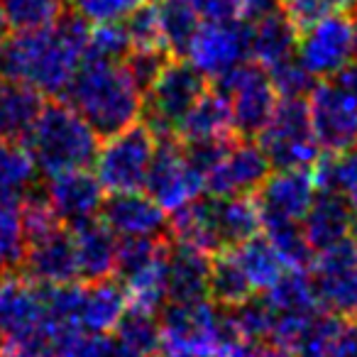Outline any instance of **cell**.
I'll return each instance as SVG.
<instances>
[{
	"instance_id": "1",
	"label": "cell",
	"mask_w": 357,
	"mask_h": 357,
	"mask_svg": "<svg viewBox=\"0 0 357 357\" xmlns=\"http://www.w3.org/2000/svg\"><path fill=\"white\" fill-rule=\"evenodd\" d=\"M89 25L76 15H61L37 30L10 37L0 54V74L42 96H64L86 59Z\"/></svg>"
},
{
	"instance_id": "2",
	"label": "cell",
	"mask_w": 357,
	"mask_h": 357,
	"mask_svg": "<svg viewBox=\"0 0 357 357\" xmlns=\"http://www.w3.org/2000/svg\"><path fill=\"white\" fill-rule=\"evenodd\" d=\"M144 89L125 61L84 59L64 98L98 135L118 132L142 115Z\"/></svg>"
},
{
	"instance_id": "3",
	"label": "cell",
	"mask_w": 357,
	"mask_h": 357,
	"mask_svg": "<svg viewBox=\"0 0 357 357\" xmlns=\"http://www.w3.org/2000/svg\"><path fill=\"white\" fill-rule=\"evenodd\" d=\"M262 228L255 196H199L172 213L169 233L174 243L206 255H218L255 238Z\"/></svg>"
},
{
	"instance_id": "4",
	"label": "cell",
	"mask_w": 357,
	"mask_h": 357,
	"mask_svg": "<svg viewBox=\"0 0 357 357\" xmlns=\"http://www.w3.org/2000/svg\"><path fill=\"white\" fill-rule=\"evenodd\" d=\"M25 139L37 169L47 176L89 169L100 147V135L69 103L45 105Z\"/></svg>"
},
{
	"instance_id": "5",
	"label": "cell",
	"mask_w": 357,
	"mask_h": 357,
	"mask_svg": "<svg viewBox=\"0 0 357 357\" xmlns=\"http://www.w3.org/2000/svg\"><path fill=\"white\" fill-rule=\"evenodd\" d=\"M162 357H220L230 340L225 311L208 298L169 301L157 313Z\"/></svg>"
},
{
	"instance_id": "6",
	"label": "cell",
	"mask_w": 357,
	"mask_h": 357,
	"mask_svg": "<svg viewBox=\"0 0 357 357\" xmlns=\"http://www.w3.org/2000/svg\"><path fill=\"white\" fill-rule=\"evenodd\" d=\"M186 149L204 174V189L211 196H255L272 172L267 154L252 137Z\"/></svg>"
},
{
	"instance_id": "7",
	"label": "cell",
	"mask_w": 357,
	"mask_h": 357,
	"mask_svg": "<svg viewBox=\"0 0 357 357\" xmlns=\"http://www.w3.org/2000/svg\"><path fill=\"white\" fill-rule=\"evenodd\" d=\"M313 135L326 154H342L357 147V64L316 81L306 96Z\"/></svg>"
},
{
	"instance_id": "8",
	"label": "cell",
	"mask_w": 357,
	"mask_h": 357,
	"mask_svg": "<svg viewBox=\"0 0 357 357\" xmlns=\"http://www.w3.org/2000/svg\"><path fill=\"white\" fill-rule=\"evenodd\" d=\"M206 79L181 59H169L164 69L149 81L142 96L144 128L157 139L176 137L178 125L186 118L191 105L204 96Z\"/></svg>"
},
{
	"instance_id": "9",
	"label": "cell",
	"mask_w": 357,
	"mask_h": 357,
	"mask_svg": "<svg viewBox=\"0 0 357 357\" xmlns=\"http://www.w3.org/2000/svg\"><path fill=\"white\" fill-rule=\"evenodd\" d=\"M159 139L144 125H130L108 135L93 159V174L108 194L142 191Z\"/></svg>"
},
{
	"instance_id": "10",
	"label": "cell",
	"mask_w": 357,
	"mask_h": 357,
	"mask_svg": "<svg viewBox=\"0 0 357 357\" xmlns=\"http://www.w3.org/2000/svg\"><path fill=\"white\" fill-rule=\"evenodd\" d=\"M257 137L274 169H311L321 162L303 98H279Z\"/></svg>"
},
{
	"instance_id": "11",
	"label": "cell",
	"mask_w": 357,
	"mask_h": 357,
	"mask_svg": "<svg viewBox=\"0 0 357 357\" xmlns=\"http://www.w3.org/2000/svg\"><path fill=\"white\" fill-rule=\"evenodd\" d=\"M115 274L120 277L130 306L159 313L167 303V243L120 240Z\"/></svg>"
},
{
	"instance_id": "12",
	"label": "cell",
	"mask_w": 357,
	"mask_h": 357,
	"mask_svg": "<svg viewBox=\"0 0 357 357\" xmlns=\"http://www.w3.org/2000/svg\"><path fill=\"white\" fill-rule=\"evenodd\" d=\"M27 255L22 267L27 277L42 287L79 282L74 240L69 225L59 223L52 213L27 220Z\"/></svg>"
},
{
	"instance_id": "13",
	"label": "cell",
	"mask_w": 357,
	"mask_h": 357,
	"mask_svg": "<svg viewBox=\"0 0 357 357\" xmlns=\"http://www.w3.org/2000/svg\"><path fill=\"white\" fill-rule=\"evenodd\" d=\"M215 91L228 105L238 137H257L279 103L269 74L255 61H245L238 69L220 76Z\"/></svg>"
},
{
	"instance_id": "14",
	"label": "cell",
	"mask_w": 357,
	"mask_h": 357,
	"mask_svg": "<svg viewBox=\"0 0 357 357\" xmlns=\"http://www.w3.org/2000/svg\"><path fill=\"white\" fill-rule=\"evenodd\" d=\"M142 191L172 215L204 196V174L184 144L174 142V137L159 139Z\"/></svg>"
},
{
	"instance_id": "15",
	"label": "cell",
	"mask_w": 357,
	"mask_h": 357,
	"mask_svg": "<svg viewBox=\"0 0 357 357\" xmlns=\"http://www.w3.org/2000/svg\"><path fill=\"white\" fill-rule=\"evenodd\" d=\"M181 54L204 79L218 81L250 59V25L245 20L201 22Z\"/></svg>"
},
{
	"instance_id": "16",
	"label": "cell",
	"mask_w": 357,
	"mask_h": 357,
	"mask_svg": "<svg viewBox=\"0 0 357 357\" xmlns=\"http://www.w3.org/2000/svg\"><path fill=\"white\" fill-rule=\"evenodd\" d=\"M355 20L342 13H328L311 27L298 32L296 59L316 81L333 79L352 64Z\"/></svg>"
},
{
	"instance_id": "17",
	"label": "cell",
	"mask_w": 357,
	"mask_h": 357,
	"mask_svg": "<svg viewBox=\"0 0 357 357\" xmlns=\"http://www.w3.org/2000/svg\"><path fill=\"white\" fill-rule=\"evenodd\" d=\"M318 178L311 169H277L255 191L262 228L301 225L318 194Z\"/></svg>"
},
{
	"instance_id": "18",
	"label": "cell",
	"mask_w": 357,
	"mask_h": 357,
	"mask_svg": "<svg viewBox=\"0 0 357 357\" xmlns=\"http://www.w3.org/2000/svg\"><path fill=\"white\" fill-rule=\"evenodd\" d=\"M311 282L318 294V301L326 311L345 316L352 313L357 301V243L342 240V243L316 252L308 264Z\"/></svg>"
},
{
	"instance_id": "19",
	"label": "cell",
	"mask_w": 357,
	"mask_h": 357,
	"mask_svg": "<svg viewBox=\"0 0 357 357\" xmlns=\"http://www.w3.org/2000/svg\"><path fill=\"white\" fill-rule=\"evenodd\" d=\"M98 215L118 240H162L169 230V215L144 191L110 194Z\"/></svg>"
},
{
	"instance_id": "20",
	"label": "cell",
	"mask_w": 357,
	"mask_h": 357,
	"mask_svg": "<svg viewBox=\"0 0 357 357\" xmlns=\"http://www.w3.org/2000/svg\"><path fill=\"white\" fill-rule=\"evenodd\" d=\"M42 199L47 201L56 220L64 225H76L100 213L105 189L89 169H71L50 176Z\"/></svg>"
},
{
	"instance_id": "21",
	"label": "cell",
	"mask_w": 357,
	"mask_h": 357,
	"mask_svg": "<svg viewBox=\"0 0 357 357\" xmlns=\"http://www.w3.org/2000/svg\"><path fill=\"white\" fill-rule=\"evenodd\" d=\"M47 318V287L27 274H0V337L37 328Z\"/></svg>"
},
{
	"instance_id": "22",
	"label": "cell",
	"mask_w": 357,
	"mask_h": 357,
	"mask_svg": "<svg viewBox=\"0 0 357 357\" xmlns=\"http://www.w3.org/2000/svg\"><path fill=\"white\" fill-rule=\"evenodd\" d=\"M71 240H74L76 267L79 279L84 282H98L108 279L118 269L120 240L115 233L98 218L84 220V223L71 225Z\"/></svg>"
},
{
	"instance_id": "23",
	"label": "cell",
	"mask_w": 357,
	"mask_h": 357,
	"mask_svg": "<svg viewBox=\"0 0 357 357\" xmlns=\"http://www.w3.org/2000/svg\"><path fill=\"white\" fill-rule=\"evenodd\" d=\"M130 308L120 282L113 279H98V282L79 284L76 296V328L81 333H98L108 335L115 331L120 318Z\"/></svg>"
},
{
	"instance_id": "24",
	"label": "cell",
	"mask_w": 357,
	"mask_h": 357,
	"mask_svg": "<svg viewBox=\"0 0 357 357\" xmlns=\"http://www.w3.org/2000/svg\"><path fill=\"white\" fill-rule=\"evenodd\" d=\"M301 233L313 255L342 243L352 235V206L342 194L318 189L308 213L301 220Z\"/></svg>"
},
{
	"instance_id": "25",
	"label": "cell",
	"mask_w": 357,
	"mask_h": 357,
	"mask_svg": "<svg viewBox=\"0 0 357 357\" xmlns=\"http://www.w3.org/2000/svg\"><path fill=\"white\" fill-rule=\"evenodd\" d=\"M298 30L279 8L255 15L250 22V59L264 71L296 56Z\"/></svg>"
},
{
	"instance_id": "26",
	"label": "cell",
	"mask_w": 357,
	"mask_h": 357,
	"mask_svg": "<svg viewBox=\"0 0 357 357\" xmlns=\"http://www.w3.org/2000/svg\"><path fill=\"white\" fill-rule=\"evenodd\" d=\"M211 262L213 255L189 245H167V303L208 298Z\"/></svg>"
},
{
	"instance_id": "27",
	"label": "cell",
	"mask_w": 357,
	"mask_h": 357,
	"mask_svg": "<svg viewBox=\"0 0 357 357\" xmlns=\"http://www.w3.org/2000/svg\"><path fill=\"white\" fill-rule=\"evenodd\" d=\"M176 137L186 147H208V144L233 139V120H230L223 96L218 91H204V96L191 105L186 118L181 120Z\"/></svg>"
},
{
	"instance_id": "28",
	"label": "cell",
	"mask_w": 357,
	"mask_h": 357,
	"mask_svg": "<svg viewBox=\"0 0 357 357\" xmlns=\"http://www.w3.org/2000/svg\"><path fill=\"white\" fill-rule=\"evenodd\" d=\"M37 174L40 169L25 144L0 139V211L25 206L35 196Z\"/></svg>"
},
{
	"instance_id": "29",
	"label": "cell",
	"mask_w": 357,
	"mask_h": 357,
	"mask_svg": "<svg viewBox=\"0 0 357 357\" xmlns=\"http://www.w3.org/2000/svg\"><path fill=\"white\" fill-rule=\"evenodd\" d=\"M45 108L42 93L17 81H0V139L20 142L35 125L40 110Z\"/></svg>"
},
{
	"instance_id": "30",
	"label": "cell",
	"mask_w": 357,
	"mask_h": 357,
	"mask_svg": "<svg viewBox=\"0 0 357 357\" xmlns=\"http://www.w3.org/2000/svg\"><path fill=\"white\" fill-rule=\"evenodd\" d=\"M233 257L238 259L240 269L248 277L250 287L255 294H264L272 284L279 282L284 272H287V262L279 255V250L272 245V240L267 235H255V238L240 243L238 248H230Z\"/></svg>"
},
{
	"instance_id": "31",
	"label": "cell",
	"mask_w": 357,
	"mask_h": 357,
	"mask_svg": "<svg viewBox=\"0 0 357 357\" xmlns=\"http://www.w3.org/2000/svg\"><path fill=\"white\" fill-rule=\"evenodd\" d=\"M208 296L220 308H235L255 296L248 277L240 269L238 259L233 257L230 250L213 255L211 262V282H208Z\"/></svg>"
},
{
	"instance_id": "32",
	"label": "cell",
	"mask_w": 357,
	"mask_h": 357,
	"mask_svg": "<svg viewBox=\"0 0 357 357\" xmlns=\"http://www.w3.org/2000/svg\"><path fill=\"white\" fill-rule=\"evenodd\" d=\"M69 0H0V13L10 30H37L64 15Z\"/></svg>"
},
{
	"instance_id": "33",
	"label": "cell",
	"mask_w": 357,
	"mask_h": 357,
	"mask_svg": "<svg viewBox=\"0 0 357 357\" xmlns=\"http://www.w3.org/2000/svg\"><path fill=\"white\" fill-rule=\"evenodd\" d=\"M157 17L162 27L164 47L172 52H184L189 37L201 25L194 6L189 0H159L157 3Z\"/></svg>"
},
{
	"instance_id": "34",
	"label": "cell",
	"mask_w": 357,
	"mask_h": 357,
	"mask_svg": "<svg viewBox=\"0 0 357 357\" xmlns=\"http://www.w3.org/2000/svg\"><path fill=\"white\" fill-rule=\"evenodd\" d=\"M316 178L321 189L342 194L350 206L357 204V147L342 154H328L316 164Z\"/></svg>"
},
{
	"instance_id": "35",
	"label": "cell",
	"mask_w": 357,
	"mask_h": 357,
	"mask_svg": "<svg viewBox=\"0 0 357 357\" xmlns=\"http://www.w3.org/2000/svg\"><path fill=\"white\" fill-rule=\"evenodd\" d=\"M27 255V230L20 208L0 211V274L17 272Z\"/></svg>"
},
{
	"instance_id": "36",
	"label": "cell",
	"mask_w": 357,
	"mask_h": 357,
	"mask_svg": "<svg viewBox=\"0 0 357 357\" xmlns=\"http://www.w3.org/2000/svg\"><path fill=\"white\" fill-rule=\"evenodd\" d=\"M115 340L118 345L135 347V350L159 352V328H157V313L139 311L130 306L120 323L115 326Z\"/></svg>"
},
{
	"instance_id": "37",
	"label": "cell",
	"mask_w": 357,
	"mask_h": 357,
	"mask_svg": "<svg viewBox=\"0 0 357 357\" xmlns=\"http://www.w3.org/2000/svg\"><path fill=\"white\" fill-rule=\"evenodd\" d=\"M147 3L149 0H69L74 15L89 27L120 25Z\"/></svg>"
},
{
	"instance_id": "38",
	"label": "cell",
	"mask_w": 357,
	"mask_h": 357,
	"mask_svg": "<svg viewBox=\"0 0 357 357\" xmlns=\"http://www.w3.org/2000/svg\"><path fill=\"white\" fill-rule=\"evenodd\" d=\"M130 52V40L123 22L120 25H96L89 27L86 40V59L98 61H123Z\"/></svg>"
},
{
	"instance_id": "39",
	"label": "cell",
	"mask_w": 357,
	"mask_h": 357,
	"mask_svg": "<svg viewBox=\"0 0 357 357\" xmlns=\"http://www.w3.org/2000/svg\"><path fill=\"white\" fill-rule=\"evenodd\" d=\"M125 32H128L130 50H167L162 40V27H159L157 6L147 3L139 8L135 15H130L123 22Z\"/></svg>"
},
{
	"instance_id": "40",
	"label": "cell",
	"mask_w": 357,
	"mask_h": 357,
	"mask_svg": "<svg viewBox=\"0 0 357 357\" xmlns=\"http://www.w3.org/2000/svg\"><path fill=\"white\" fill-rule=\"evenodd\" d=\"M267 74H269V79H272L274 91H277L279 98H306L308 91L316 84V79L303 69L296 56L284 61V64L274 66V69H269Z\"/></svg>"
},
{
	"instance_id": "41",
	"label": "cell",
	"mask_w": 357,
	"mask_h": 357,
	"mask_svg": "<svg viewBox=\"0 0 357 357\" xmlns=\"http://www.w3.org/2000/svg\"><path fill=\"white\" fill-rule=\"evenodd\" d=\"M113 340L98 333H71L61 342L56 357H110Z\"/></svg>"
},
{
	"instance_id": "42",
	"label": "cell",
	"mask_w": 357,
	"mask_h": 357,
	"mask_svg": "<svg viewBox=\"0 0 357 357\" xmlns=\"http://www.w3.org/2000/svg\"><path fill=\"white\" fill-rule=\"evenodd\" d=\"M277 8L294 22L298 32H303L313 22L326 17L328 13H333L331 0H279Z\"/></svg>"
},
{
	"instance_id": "43",
	"label": "cell",
	"mask_w": 357,
	"mask_h": 357,
	"mask_svg": "<svg viewBox=\"0 0 357 357\" xmlns=\"http://www.w3.org/2000/svg\"><path fill=\"white\" fill-rule=\"evenodd\" d=\"M201 22H235L248 17V0H189Z\"/></svg>"
},
{
	"instance_id": "44",
	"label": "cell",
	"mask_w": 357,
	"mask_h": 357,
	"mask_svg": "<svg viewBox=\"0 0 357 357\" xmlns=\"http://www.w3.org/2000/svg\"><path fill=\"white\" fill-rule=\"evenodd\" d=\"M159 352H147V350H135V347H125L113 342V350H110V357H157Z\"/></svg>"
},
{
	"instance_id": "45",
	"label": "cell",
	"mask_w": 357,
	"mask_h": 357,
	"mask_svg": "<svg viewBox=\"0 0 357 357\" xmlns=\"http://www.w3.org/2000/svg\"><path fill=\"white\" fill-rule=\"evenodd\" d=\"M277 3L279 0H248V17L262 15V13L277 8Z\"/></svg>"
},
{
	"instance_id": "46",
	"label": "cell",
	"mask_w": 357,
	"mask_h": 357,
	"mask_svg": "<svg viewBox=\"0 0 357 357\" xmlns=\"http://www.w3.org/2000/svg\"><path fill=\"white\" fill-rule=\"evenodd\" d=\"M8 40H10V25H8V20L3 17V13H0V54L6 50Z\"/></svg>"
},
{
	"instance_id": "47",
	"label": "cell",
	"mask_w": 357,
	"mask_h": 357,
	"mask_svg": "<svg viewBox=\"0 0 357 357\" xmlns=\"http://www.w3.org/2000/svg\"><path fill=\"white\" fill-rule=\"evenodd\" d=\"M333 8H357V0H331Z\"/></svg>"
},
{
	"instance_id": "48",
	"label": "cell",
	"mask_w": 357,
	"mask_h": 357,
	"mask_svg": "<svg viewBox=\"0 0 357 357\" xmlns=\"http://www.w3.org/2000/svg\"><path fill=\"white\" fill-rule=\"evenodd\" d=\"M352 240L357 243V204L352 206Z\"/></svg>"
},
{
	"instance_id": "49",
	"label": "cell",
	"mask_w": 357,
	"mask_h": 357,
	"mask_svg": "<svg viewBox=\"0 0 357 357\" xmlns=\"http://www.w3.org/2000/svg\"><path fill=\"white\" fill-rule=\"evenodd\" d=\"M352 61L357 64V17H355V40H352Z\"/></svg>"
},
{
	"instance_id": "50",
	"label": "cell",
	"mask_w": 357,
	"mask_h": 357,
	"mask_svg": "<svg viewBox=\"0 0 357 357\" xmlns=\"http://www.w3.org/2000/svg\"><path fill=\"white\" fill-rule=\"evenodd\" d=\"M352 316H357V301H355V306H352Z\"/></svg>"
}]
</instances>
